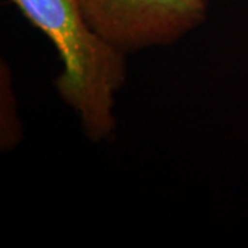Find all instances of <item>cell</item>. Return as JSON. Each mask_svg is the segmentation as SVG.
<instances>
[{"label": "cell", "mask_w": 248, "mask_h": 248, "mask_svg": "<svg viewBox=\"0 0 248 248\" xmlns=\"http://www.w3.org/2000/svg\"><path fill=\"white\" fill-rule=\"evenodd\" d=\"M57 47L62 71L55 80L61 99L79 116L90 141L116 128V95L127 79L125 54L90 27L79 0H13Z\"/></svg>", "instance_id": "cell-1"}, {"label": "cell", "mask_w": 248, "mask_h": 248, "mask_svg": "<svg viewBox=\"0 0 248 248\" xmlns=\"http://www.w3.org/2000/svg\"><path fill=\"white\" fill-rule=\"evenodd\" d=\"M98 35L123 54L177 43L207 18L208 0H79Z\"/></svg>", "instance_id": "cell-2"}, {"label": "cell", "mask_w": 248, "mask_h": 248, "mask_svg": "<svg viewBox=\"0 0 248 248\" xmlns=\"http://www.w3.org/2000/svg\"><path fill=\"white\" fill-rule=\"evenodd\" d=\"M22 138V127L18 117L17 99L13 91L7 65L1 62L0 68V146L10 151Z\"/></svg>", "instance_id": "cell-3"}]
</instances>
